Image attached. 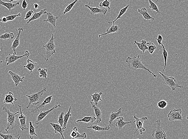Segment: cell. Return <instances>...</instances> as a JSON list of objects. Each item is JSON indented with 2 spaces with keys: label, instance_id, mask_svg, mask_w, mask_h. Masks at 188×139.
I'll return each mask as SVG.
<instances>
[{
  "label": "cell",
  "instance_id": "obj_2",
  "mask_svg": "<svg viewBox=\"0 0 188 139\" xmlns=\"http://www.w3.org/2000/svg\"><path fill=\"white\" fill-rule=\"evenodd\" d=\"M2 110L5 112H6L8 115L7 117V123L6 125L5 131L7 133H9L8 130H12L15 128L16 118L17 117V115L19 113V112H17L16 113H13L11 112L6 107H3Z\"/></svg>",
  "mask_w": 188,
  "mask_h": 139
},
{
  "label": "cell",
  "instance_id": "obj_51",
  "mask_svg": "<svg viewBox=\"0 0 188 139\" xmlns=\"http://www.w3.org/2000/svg\"><path fill=\"white\" fill-rule=\"evenodd\" d=\"M39 77H42V75H41V74L39 75Z\"/></svg>",
  "mask_w": 188,
  "mask_h": 139
},
{
  "label": "cell",
  "instance_id": "obj_48",
  "mask_svg": "<svg viewBox=\"0 0 188 139\" xmlns=\"http://www.w3.org/2000/svg\"><path fill=\"white\" fill-rule=\"evenodd\" d=\"M28 4V3L26 2V1L25 0H24L23 1L22 3L21 7L23 8L24 11H25L27 7Z\"/></svg>",
  "mask_w": 188,
  "mask_h": 139
},
{
  "label": "cell",
  "instance_id": "obj_38",
  "mask_svg": "<svg viewBox=\"0 0 188 139\" xmlns=\"http://www.w3.org/2000/svg\"><path fill=\"white\" fill-rule=\"evenodd\" d=\"M161 46H162V55H163L165 62L164 68L163 71H165V69L166 65H167V57H168V53H167L166 49L165 48V46H164L163 44H162V45H161Z\"/></svg>",
  "mask_w": 188,
  "mask_h": 139
},
{
  "label": "cell",
  "instance_id": "obj_40",
  "mask_svg": "<svg viewBox=\"0 0 188 139\" xmlns=\"http://www.w3.org/2000/svg\"><path fill=\"white\" fill-rule=\"evenodd\" d=\"M111 5V2L109 0H105L103 1V2H100L99 4V7L103 8V7H106L107 9L110 10L111 8H110V5Z\"/></svg>",
  "mask_w": 188,
  "mask_h": 139
},
{
  "label": "cell",
  "instance_id": "obj_10",
  "mask_svg": "<svg viewBox=\"0 0 188 139\" xmlns=\"http://www.w3.org/2000/svg\"><path fill=\"white\" fill-rule=\"evenodd\" d=\"M58 107H60V108L61 107V106H60V104H57L56 105L54 106L53 108H51V109H48V110L40 112L39 114L37 116L35 124L36 125H38L40 122L43 120L50 112H51L54 109H56Z\"/></svg>",
  "mask_w": 188,
  "mask_h": 139
},
{
  "label": "cell",
  "instance_id": "obj_27",
  "mask_svg": "<svg viewBox=\"0 0 188 139\" xmlns=\"http://www.w3.org/2000/svg\"><path fill=\"white\" fill-rule=\"evenodd\" d=\"M147 43L146 41L145 40H142L140 42H137L136 41H134V44L138 46L139 49L141 50L143 52V54L146 51L148 50V47L146 46V44Z\"/></svg>",
  "mask_w": 188,
  "mask_h": 139
},
{
  "label": "cell",
  "instance_id": "obj_22",
  "mask_svg": "<svg viewBox=\"0 0 188 139\" xmlns=\"http://www.w3.org/2000/svg\"><path fill=\"white\" fill-rule=\"evenodd\" d=\"M46 10H47L46 8H45V9L41 10L39 12H35L32 16V17L29 19L28 21L27 22V24H28L31 21L39 19L43 14H46L47 13Z\"/></svg>",
  "mask_w": 188,
  "mask_h": 139
},
{
  "label": "cell",
  "instance_id": "obj_17",
  "mask_svg": "<svg viewBox=\"0 0 188 139\" xmlns=\"http://www.w3.org/2000/svg\"><path fill=\"white\" fill-rule=\"evenodd\" d=\"M119 31H122V30L120 29L118 25H115V24L111 25L109 24V27L107 28L106 30V32L105 33L101 34L99 35V37L100 38L102 36L106 35L107 34L113 33H116Z\"/></svg>",
  "mask_w": 188,
  "mask_h": 139
},
{
  "label": "cell",
  "instance_id": "obj_23",
  "mask_svg": "<svg viewBox=\"0 0 188 139\" xmlns=\"http://www.w3.org/2000/svg\"><path fill=\"white\" fill-rule=\"evenodd\" d=\"M121 113H122V111H121V108H120L116 112H111L109 115V126L111 125V124H112V122H113V121L115 119L119 118V115Z\"/></svg>",
  "mask_w": 188,
  "mask_h": 139
},
{
  "label": "cell",
  "instance_id": "obj_13",
  "mask_svg": "<svg viewBox=\"0 0 188 139\" xmlns=\"http://www.w3.org/2000/svg\"><path fill=\"white\" fill-rule=\"evenodd\" d=\"M91 2H89L88 4L85 5V7L89 8L91 11V15H94V14H98V13H103L104 15H105L107 13L108 9L107 8H100L98 7L97 5L96 7H93L89 6Z\"/></svg>",
  "mask_w": 188,
  "mask_h": 139
},
{
  "label": "cell",
  "instance_id": "obj_56",
  "mask_svg": "<svg viewBox=\"0 0 188 139\" xmlns=\"http://www.w3.org/2000/svg\"></svg>",
  "mask_w": 188,
  "mask_h": 139
},
{
  "label": "cell",
  "instance_id": "obj_14",
  "mask_svg": "<svg viewBox=\"0 0 188 139\" xmlns=\"http://www.w3.org/2000/svg\"><path fill=\"white\" fill-rule=\"evenodd\" d=\"M55 100V99L53 98V96H48V97H46L45 99L44 100L42 103H41L38 106L36 107V108H34V109H29L31 111L29 113H36V112L39 111L40 108H44L45 106L46 105L49 104L53 100Z\"/></svg>",
  "mask_w": 188,
  "mask_h": 139
},
{
  "label": "cell",
  "instance_id": "obj_52",
  "mask_svg": "<svg viewBox=\"0 0 188 139\" xmlns=\"http://www.w3.org/2000/svg\"><path fill=\"white\" fill-rule=\"evenodd\" d=\"M2 62H3V61L0 60V64H1V63H2Z\"/></svg>",
  "mask_w": 188,
  "mask_h": 139
},
{
  "label": "cell",
  "instance_id": "obj_11",
  "mask_svg": "<svg viewBox=\"0 0 188 139\" xmlns=\"http://www.w3.org/2000/svg\"><path fill=\"white\" fill-rule=\"evenodd\" d=\"M18 106H19V109H20V115L18 116V119H19L20 123V125L19 126V128L21 129L22 131H23L25 130H27L29 129V128H28L26 124V117L23 113V111L22 110L21 106L19 105Z\"/></svg>",
  "mask_w": 188,
  "mask_h": 139
},
{
  "label": "cell",
  "instance_id": "obj_54",
  "mask_svg": "<svg viewBox=\"0 0 188 139\" xmlns=\"http://www.w3.org/2000/svg\"><path fill=\"white\" fill-rule=\"evenodd\" d=\"M0 55L2 56L1 54H0Z\"/></svg>",
  "mask_w": 188,
  "mask_h": 139
},
{
  "label": "cell",
  "instance_id": "obj_19",
  "mask_svg": "<svg viewBox=\"0 0 188 139\" xmlns=\"http://www.w3.org/2000/svg\"><path fill=\"white\" fill-rule=\"evenodd\" d=\"M50 125L54 129V134L59 133L61 136V139H64L65 137L63 136V133L65 130L59 124L56 123H50Z\"/></svg>",
  "mask_w": 188,
  "mask_h": 139
},
{
  "label": "cell",
  "instance_id": "obj_21",
  "mask_svg": "<svg viewBox=\"0 0 188 139\" xmlns=\"http://www.w3.org/2000/svg\"><path fill=\"white\" fill-rule=\"evenodd\" d=\"M135 122V121L133 122H125L124 121L123 117H119L117 118V120H116V122L115 123V125L117 127L119 130H121L126 124L134 123Z\"/></svg>",
  "mask_w": 188,
  "mask_h": 139
},
{
  "label": "cell",
  "instance_id": "obj_25",
  "mask_svg": "<svg viewBox=\"0 0 188 139\" xmlns=\"http://www.w3.org/2000/svg\"><path fill=\"white\" fill-rule=\"evenodd\" d=\"M26 63H27V64L24 66V68H26L30 72V73H32L37 66V62H33L31 60L28 59L26 61Z\"/></svg>",
  "mask_w": 188,
  "mask_h": 139
},
{
  "label": "cell",
  "instance_id": "obj_43",
  "mask_svg": "<svg viewBox=\"0 0 188 139\" xmlns=\"http://www.w3.org/2000/svg\"><path fill=\"white\" fill-rule=\"evenodd\" d=\"M65 112H62L59 115L58 118V123L59 124L63 127L64 124V115Z\"/></svg>",
  "mask_w": 188,
  "mask_h": 139
},
{
  "label": "cell",
  "instance_id": "obj_15",
  "mask_svg": "<svg viewBox=\"0 0 188 139\" xmlns=\"http://www.w3.org/2000/svg\"><path fill=\"white\" fill-rule=\"evenodd\" d=\"M8 73L10 75L11 78L14 81L15 87L17 86L20 82H23L25 78V77L20 76L18 74L13 72L11 71H9Z\"/></svg>",
  "mask_w": 188,
  "mask_h": 139
},
{
  "label": "cell",
  "instance_id": "obj_18",
  "mask_svg": "<svg viewBox=\"0 0 188 139\" xmlns=\"http://www.w3.org/2000/svg\"><path fill=\"white\" fill-rule=\"evenodd\" d=\"M17 98L14 97V94L12 92L10 91L8 94L5 95V97L4 100L3 101V103L5 104H11L13 106H14V101H17Z\"/></svg>",
  "mask_w": 188,
  "mask_h": 139
},
{
  "label": "cell",
  "instance_id": "obj_16",
  "mask_svg": "<svg viewBox=\"0 0 188 139\" xmlns=\"http://www.w3.org/2000/svg\"><path fill=\"white\" fill-rule=\"evenodd\" d=\"M46 14H47V19L43 21V22L50 23L54 27V29H56V24L57 21L59 16H54L52 13H47V12Z\"/></svg>",
  "mask_w": 188,
  "mask_h": 139
},
{
  "label": "cell",
  "instance_id": "obj_3",
  "mask_svg": "<svg viewBox=\"0 0 188 139\" xmlns=\"http://www.w3.org/2000/svg\"><path fill=\"white\" fill-rule=\"evenodd\" d=\"M54 33H53L50 39L43 46L46 50L45 55V59L46 62H48L51 56L56 53V46L54 42Z\"/></svg>",
  "mask_w": 188,
  "mask_h": 139
},
{
  "label": "cell",
  "instance_id": "obj_20",
  "mask_svg": "<svg viewBox=\"0 0 188 139\" xmlns=\"http://www.w3.org/2000/svg\"><path fill=\"white\" fill-rule=\"evenodd\" d=\"M137 11L138 13L143 16V17L145 20L155 21V19L149 14L147 9L145 7H143L140 9H138Z\"/></svg>",
  "mask_w": 188,
  "mask_h": 139
},
{
  "label": "cell",
  "instance_id": "obj_29",
  "mask_svg": "<svg viewBox=\"0 0 188 139\" xmlns=\"http://www.w3.org/2000/svg\"><path fill=\"white\" fill-rule=\"evenodd\" d=\"M0 136L3 139H20V136L19 134H2L0 131Z\"/></svg>",
  "mask_w": 188,
  "mask_h": 139
},
{
  "label": "cell",
  "instance_id": "obj_26",
  "mask_svg": "<svg viewBox=\"0 0 188 139\" xmlns=\"http://www.w3.org/2000/svg\"><path fill=\"white\" fill-rule=\"evenodd\" d=\"M90 102L92 105V108L94 109L95 115L96 116L97 123H100L102 120L101 116L102 115V112L100 109L98 107H97V106L94 105V104L92 103V102L91 101Z\"/></svg>",
  "mask_w": 188,
  "mask_h": 139
},
{
  "label": "cell",
  "instance_id": "obj_30",
  "mask_svg": "<svg viewBox=\"0 0 188 139\" xmlns=\"http://www.w3.org/2000/svg\"><path fill=\"white\" fill-rule=\"evenodd\" d=\"M87 128H91L93 129L95 131H108L110 129V127L108 126L105 127H102L99 126L97 125V124H94V125H91L87 127Z\"/></svg>",
  "mask_w": 188,
  "mask_h": 139
},
{
  "label": "cell",
  "instance_id": "obj_44",
  "mask_svg": "<svg viewBox=\"0 0 188 139\" xmlns=\"http://www.w3.org/2000/svg\"><path fill=\"white\" fill-rule=\"evenodd\" d=\"M78 132V128L76 127H75L71 130V134H70V136L72 137V139H74L75 137L77 135Z\"/></svg>",
  "mask_w": 188,
  "mask_h": 139
},
{
  "label": "cell",
  "instance_id": "obj_49",
  "mask_svg": "<svg viewBox=\"0 0 188 139\" xmlns=\"http://www.w3.org/2000/svg\"><path fill=\"white\" fill-rule=\"evenodd\" d=\"M8 22V20H7V18L6 17H2V18H1L0 19V22L2 23H7Z\"/></svg>",
  "mask_w": 188,
  "mask_h": 139
},
{
  "label": "cell",
  "instance_id": "obj_55",
  "mask_svg": "<svg viewBox=\"0 0 188 139\" xmlns=\"http://www.w3.org/2000/svg\"><path fill=\"white\" fill-rule=\"evenodd\" d=\"M140 139V138H138V139Z\"/></svg>",
  "mask_w": 188,
  "mask_h": 139
},
{
  "label": "cell",
  "instance_id": "obj_1",
  "mask_svg": "<svg viewBox=\"0 0 188 139\" xmlns=\"http://www.w3.org/2000/svg\"><path fill=\"white\" fill-rule=\"evenodd\" d=\"M125 60L126 63H128V68L131 70L136 71L138 69H143V70L149 72L153 75V77L156 78L157 77V75L150 71L149 68H146L142 63V60L140 57V55H138L137 57L134 56L133 58L128 57L125 58Z\"/></svg>",
  "mask_w": 188,
  "mask_h": 139
},
{
  "label": "cell",
  "instance_id": "obj_36",
  "mask_svg": "<svg viewBox=\"0 0 188 139\" xmlns=\"http://www.w3.org/2000/svg\"><path fill=\"white\" fill-rule=\"evenodd\" d=\"M148 1L149 3V8L152 11H156V13H159V14H161V12H160L157 5L155 3H154V2L151 1V0H149Z\"/></svg>",
  "mask_w": 188,
  "mask_h": 139
},
{
  "label": "cell",
  "instance_id": "obj_34",
  "mask_svg": "<svg viewBox=\"0 0 188 139\" xmlns=\"http://www.w3.org/2000/svg\"><path fill=\"white\" fill-rule=\"evenodd\" d=\"M33 122H29V134H30V139H33L35 136H37V134L35 133V129L36 128H35L33 126Z\"/></svg>",
  "mask_w": 188,
  "mask_h": 139
},
{
  "label": "cell",
  "instance_id": "obj_7",
  "mask_svg": "<svg viewBox=\"0 0 188 139\" xmlns=\"http://www.w3.org/2000/svg\"><path fill=\"white\" fill-rule=\"evenodd\" d=\"M133 118L135 119L136 125L137 129L134 131V134H135L137 131H139V134L142 135L143 132L145 131V128L144 127L143 124L144 122L146 121L148 118L146 116L142 117L141 118H138L135 114L133 115Z\"/></svg>",
  "mask_w": 188,
  "mask_h": 139
},
{
  "label": "cell",
  "instance_id": "obj_47",
  "mask_svg": "<svg viewBox=\"0 0 188 139\" xmlns=\"http://www.w3.org/2000/svg\"><path fill=\"white\" fill-rule=\"evenodd\" d=\"M156 40L157 41L158 43L159 44V46H161L162 44V36L161 34H159L157 38H156Z\"/></svg>",
  "mask_w": 188,
  "mask_h": 139
},
{
  "label": "cell",
  "instance_id": "obj_24",
  "mask_svg": "<svg viewBox=\"0 0 188 139\" xmlns=\"http://www.w3.org/2000/svg\"><path fill=\"white\" fill-rule=\"evenodd\" d=\"M19 4H20V2H19L17 3H11V2L10 3V2H3L1 0H0V5L6 7L8 9V12L10 11L12 9L15 8Z\"/></svg>",
  "mask_w": 188,
  "mask_h": 139
},
{
  "label": "cell",
  "instance_id": "obj_46",
  "mask_svg": "<svg viewBox=\"0 0 188 139\" xmlns=\"http://www.w3.org/2000/svg\"><path fill=\"white\" fill-rule=\"evenodd\" d=\"M33 13V11H32V9L30 10V11H28L27 13H26L25 17H23L22 19H25V20H27V19H29V18H30L32 16Z\"/></svg>",
  "mask_w": 188,
  "mask_h": 139
},
{
  "label": "cell",
  "instance_id": "obj_45",
  "mask_svg": "<svg viewBox=\"0 0 188 139\" xmlns=\"http://www.w3.org/2000/svg\"><path fill=\"white\" fill-rule=\"evenodd\" d=\"M21 16V13H19L17 14H15V15L7 16H6V17L7 18L8 21H12L14 20L17 17H20Z\"/></svg>",
  "mask_w": 188,
  "mask_h": 139
},
{
  "label": "cell",
  "instance_id": "obj_9",
  "mask_svg": "<svg viewBox=\"0 0 188 139\" xmlns=\"http://www.w3.org/2000/svg\"><path fill=\"white\" fill-rule=\"evenodd\" d=\"M30 55V54L28 51H25V54L21 56H17L16 55L9 54L6 58L5 62H7V65L14 63L16 61H17L20 58H22L23 57H26L28 58Z\"/></svg>",
  "mask_w": 188,
  "mask_h": 139
},
{
  "label": "cell",
  "instance_id": "obj_12",
  "mask_svg": "<svg viewBox=\"0 0 188 139\" xmlns=\"http://www.w3.org/2000/svg\"><path fill=\"white\" fill-rule=\"evenodd\" d=\"M16 30L18 31L17 34L16 38L13 41V43H12L11 47V49H12L13 50V52H14L13 54L16 55L17 52L16 51V50L17 47L18 46H19V44H20V33H21L22 31H23V29L22 28H19V29H16Z\"/></svg>",
  "mask_w": 188,
  "mask_h": 139
},
{
  "label": "cell",
  "instance_id": "obj_35",
  "mask_svg": "<svg viewBox=\"0 0 188 139\" xmlns=\"http://www.w3.org/2000/svg\"><path fill=\"white\" fill-rule=\"evenodd\" d=\"M14 38V35L13 33H6L0 35V39L4 40H11Z\"/></svg>",
  "mask_w": 188,
  "mask_h": 139
},
{
  "label": "cell",
  "instance_id": "obj_31",
  "mask_svg": "<svg viewBox=\"0 0 188 139\" xmlns=\"http://www.w3.org/2000/svg\"><path fill=\"white\" fill-rule=\"evenodd\" d=\"M97 119L96 117L91 116H85L81 119H79L76 121V123H79L80 122H83L85 123H93Z\"/></svg>",
  "mask_w": 188,
  "mask_h": 139
},
{
  "label": "cell",
  "instance_id": "obj_28",
  "mask_svg": "<svg viewBox=\"0 0 188 139\" xmlns=\"http://www.w3.org/2000/svg\"><path fill=\"white\" fill-rule=\"evenodd\" d=\"M102 92H100L99 93L95 92L93 94L91 95L92 97L91 102H94V105L95 106L97 105L98 102L99 101H103V100L101 99V95H102Z\"/></svg>",
  "mask_w": 188,
  "mask_h": 139
},
{
  "label": "cell",
  "instance_id": "obj_8",
  "mask_svg": "<svg viewBox=\"0 0 188 139\" xmlns=\"http://www.w3.org/2000/svg\"><path fill=\"white\" fill-rule=\"evenodd\" d=\"M182 110L180 108L170 111L167 115L168 120L170 122L175 120L182 121Z\"/></svg>",
  "mask_w": 188,
  "mask_h": 139
},
{
  "label": "cell",
  "instance_id": "obj_42",
  "mask_svg": "<svg viewBox=\"0 0 188 139\" xmlns=\"http://www.w3.org/2000/svg\"><path fill=\"white\" fill-rule=\"evenodd\" d=\"M167 105H168V103L167 101L165 100H162L158 103L157 107L160 109H164L167 107Z\"/></svg>",
  "mask_w": 188,
  "mask_h": 139
},
{
  "label": "cell",
  "instance_id": "obj_33",
  "mask_svg": "<svg viewBox=\"0 0 188 139\" xmlns=\"http://www.w3.org/2000/svg\"><path fill=\"white\" fill-rule=\"evenodd\" d=\"M129 7V5H128L127 6H126V7H124V8H122V9L120 10L119 13V14H118L117 17L116 18V19H115L112 22L108 21V24H111L112 23L114 25V23H115V22L116 21H117L118 19H121V16H122L125 13H126V11H127V9H128V7Z\"/></svg>",
  "mask_w": 188,
  "mask_h": 139
},
{
  "label": "cell",
  "instance_id": "obj_5",
  "mask_svg": "<svg viewBox=\"0 0 188 139\" xmlns=\"http://www.w3.org/2000/svg\"><path fill=\"white\" fill-rule=\"evenodd\" d=\"M162 76V79L163 81V84L169 86L171 88L172 91H175L178 88H182L183 86H180L177 83L176 79L173 77H168L165 75L164 74H162L161 71H158Z\"/></svg>",
  "mask_w": 188,
  "mask_h": 139
},
{
  "label": "cell",
  "instance_id": "obj_4",
  "mask_svg": "<svg viewBox=\"0 0 188 139\" xmlns=\"http://www.w3.org/2000/svg\"><path fill=\"white\" fill-rule=\"evenodd\" d=\"M47 92V90L45 87L42 88V90L36 93L32 94L31 95H26V97H28L29 103L26 108L29 109L30 106L32 104L33 106H37L40 103L41 100V97L43 94Z\"/></svg>",
  "mask_w": 188,
  "mask_h": 139
},
{
  "label": "cell",
  "instance_id": "obj_37",
  "mask_svg": "<svg viewBox=\"0 0 188 139\" xmlns=\"http://www.w3.org/2000/svg\"><path fill=\"white\" fill-rule=\"evenodd\" d=\"M146 46L148 47V51L149 52L150 54H153L156 49V46L151 42H147Z\"/></svg>",
  "mask_w": 188,
  "mask_h": 139
},
{
  "label": "cell",
  "instance_id": "obj_6",
  "mask_svg": "<svg viewBox=\"0 0 188 139\" xmlns=\"http://www.w3.org/2000/svg\"><path fill=\"white\" fill-rule=\"evenodd\" d=\"M156 128L152 131V137L154 139H166L167 135L161 126V120L157 119L156 121Z\"/></svg>",
  "mask_w": 188,
  "mask_h": 139
},
{
  "label": "cell",
  "instance_id": "obj_39",
  "mask_svg": "<svg viewBox=\"0 0 188 139\" xmlns=\"http://www.w3.org/2000/svg\"><path fill=\"white\" fill-rule=\"evenodd\" d=\"M78 0H75V1H74L73 2H72V3H70V4H69L66 7V8H65V10H64L63 14H66V13L70 12V11H71V10L72 9V8H73L74 6L75 5V4L76 3V2H78Z\"/></svg>",
  "mask_w": 188,
  "mask_h": 139
},
{
  "label": "cell",
  "instance_id": "obj_41",
  "mask_svg": "<svg viewBox=\"0 0 188 139\" xmlns=\"http://www.w3.org/2000/svg\"><path fill=\"white\" fill-rule=\"evenodd\" d=\"M38 71L39 72L40 74L42 75V77L47 80V76H48V75H47L48 70L47 69L45 68H39L38 69Z\"/></svg>",
  "mask_w": 188,
  "mask_h": 139
},
{
  "label": "cell",
  "instance_id": "obj_50",
  "mask_svg": "<svg viewBox=\"0 0 188 139\" xmlns=\"http://www.w3.org/2000/svg\"><path fill=\"white\" fill-rule=\"evenodd\" d=\"M34 7L35 10L37 9L38 8H39V5L37 3H35L34 4Z\"/></svg>",
  "mask_w": 188,
  "mask_h": 139
},
{
  "label": "cell",
  "instance_id": "obj_53",
  "mask_svg": "<svg viewBox=\"0 0 188 139\" xmlns=\"http://www.w3.org/2000/svg\"><path fill=\"white\" fill-rule=\"evenodd\" d=\"M186 119H187V120H188V114H187V116H186Z\"/></svg>",
  "mask_w": 188,
  "mask_h": 139
},
{
  "label": "cell",
  "instance_id": "obj_32",
  "mask_svg": "<svg viewBox=\"0 0 188 139\" xmlns=\"http://www.w3.org/2000/svg\"><path fill=\"white\" fill-rule=\"evenodd\" d=\"M71 106H70L68 112L67 113H66V112H65V115L64 116V124L63 125V128L65 130L66 129V126H67V124L68 122L69 118L70 117L72 116V114L71 113Z\"/></svg>",
  "mask_w": 188,
  "mask_h": 139
}]
</instances>
